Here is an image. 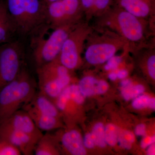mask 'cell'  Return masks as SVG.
<instances>
[{"mask_svg": "<svg viewBox=\"0 0 155 155\" xmlns=\"http://www.w3.org/2000/svg\"><path fill=\"white\" fill-rule=\"evenodd\" d=\"M114 4L138 18L154 19L155 0H114Z\"/></svg>", "mask_w": 155, "mask_h": 155, "instance_id": "cell-11", "label": "cell"}, {"mask_svg": "<svg viewBox=\"0 0 155 155\" xmlns=\"http://www.w3.org/2000/svg\"><path fill=\"white\" fill-rule=\"evenodd\" d=\"M116 78H117V76H116V74H111L109 75V78H110L111 80L114 81L116 80Z\"/></svg>", "mask_w": 155, "mask_h": 155, "instance_id": "cell-34", "label": "cell"}, {"mask_svg": "<svg viewBox=\"0 0 155 155\" xmlns=\"http://www.w3.org/2000/svg\"><path fill=\"white\" fill-rule=\"evenodd\" d=\"M58 1V0H42L43 2L45 5H48V4H49L53 2H56V1Z\"/></svg>", "mask_w": 155, "mask_h": 155, "instance_id": "cell-33", "label": "cell"}, {"mask_svg": "<svg viewBox=\"0 0 155 155\" xmlns=\"http://www.w3.org/2000/svg\"><path fill=\"white\" fill-rule=\"evenodd\" d=\"M69 99L72 102L77 105H80L83 104L84 101L85 97L81 92L77 84H69L68 85Z\"/></svg>", "mask_w": 155, "mask_h": 155, "instance_id": "cell-25", "label": "cell"}, {"mask_svg": "<svg viewBox=\"0 0 155 155\" xmlns=\"http://www.w3.org/2000/svg\"><path fill=\"white\" fill-rule=\"evenodd\" d=\"M93 27L84 45V58L88 64H104L114 58L119 50L127 49V43L117 34L108 29Z\"/></svg>", "mask_w": 155, "mask_h": 155, "instance_id": "cell-3", "label": "cell"}, {"mask_svg": "<svg viewBox=\"0 0 155 155\" xmlns=\"http://www.w3.org/2000/svg\"><path fill=\"white\" fill-rule=\"evenodd\" d=\"M155 141V136H145L143 139L140 143V146L143 149L146 148L153 143H154Z\"/></svg>", "mask_w": 155, "mask_h": 155, "instance_id": "cell-29", "label": "cell"}, {"mask_svg": "<svg viewBox=\"0 0 155 155\" xmlns=\"http://www.w3.org/2000/svg\"><path fill=\"white\" fill-rule=\"evenodd\" d=\"M147 154L148 155H154L155 153V146L153 143L149 146L147 150Z\"/></svg>", "mask_w": 155, "mask_h": 155, "instance_id": "cell-31", "label": "cell"}, {"mask_svg": "<svg viewBox=\"0 0 155 155\" xmlns=\"http://www.w3.org/2000/svg\"><path fill=\"white\" fill-rule=\"evenodd\" d=\"M78 23L51 28L52 31L46 38L41 34L34 38L33 56L37 67L58 58L66 38Z\"/></svg>", "mask_w": 155, "mask_h": 155, "instance_id": "cell-5", "label": "cell"}, {"mask_svg": "<svg viewBox=\"0 0 155 155\" xmlns=\"http://www.w3.org/2000/svg\"><path fill=\"white\" fill-rule=\"evenodd\" d=\"M5 4L19 33H31L46 22V5L42 0H6Z\"/></svg>", "mask_w": 155, "mask_h": 155, "instance_id": "cell-4", "label": "cell"}, {"mask_svg": "<svg viewBox=\"0 0 155 155\" xmlns=\"http://www.w3.org/2000/svg\"><path fill=\"white\" fill-rule=\"evenodd\" d=\"M60 140L62 146L69 153L73 155H86L83 140L78 130L75 129L67 130L61 135Z\"/></svg>", "mask_w": 155, "mask_h": 155, "instance_id": "cell-13", "label": "cell"}, {"mask_svg": "<svg viewBox=\"0 0 155 155\" xmlns=\"http://www.w3.org/2000/svg\"><path fill=\"white\" fill-rule=\"evenodd\" d=\"M127 75V72L125 71H122L119 72L118 76L119 78H124Z\"/></svg>", "mask_w": 155, "mask_h": 155, "instance_id": "cell-32", "label": "cell"}, {"mask_svg": "<svg viewBox=\"0 0 155 155\" xmlns=\"http://www.w3.org/2000/svg\"><path fill=\"white\" fill-rule=\"evenodd\" d=\"M34 153L36 155H54L59 153L57 143L51 134L47 133L42 135L37 143Z\"/></svg>", "mask_w": 155, "mask_h": 155, "instance_id": "cell-18", "label": "cell"}, {"mask_svg": "<svg viewBox=\"0 0 155 155\" xmlns=\"http://www.w3.org/2000/svg\"><path fill=\"white\" fill-rule=\"evenodd\" d=\"M136 135L139 136L144 137L146 135V126L143 124L137 125L135 129Z\"/></svg>", "mask_w": 155, "mask_h": 155, "instance_id": "cell-30", "label": "cell"}, {"mask_svg": "<svg viewBox=\"0 0 155 155\" xmlns=\"http://www.w3.org/2000/svg\"><path fill=\"white\" fill-rule=\"evenodd\" d=\"M119 130V128L113 124H108L104 128L105 139L106 143L114 146L117 143Z\"/></svg>", "mask_w": 155, "mask_h": 155, "instance_id": "cell-23", "label": "cell"}, {"mask_svg": "<svg viewBox=\"0 0 155 155\" xmlns=\"http://www.w3.org/2000/svg\"><path fill=\"white\" fill-rule=\"evenodd\" d=\"M147 72L150 77L155 79V51L153 52L148 60Z\"/></svg>", "mask_w": 155, "mask_h": 155, "instance_id": "cell-27", "label": "cell"}, {"mask_svg": "<svg viewBox=\"0 0 155 155\" xmlns=\"http://www.w3.org/2000/svg\"><path fill=\"white\" fill-rule=\"evenodd\" d=\"M21 152L9 142L0 139V155H20Z\"/></svg>", "mask_w": 155, "mask_h": 155, "instance_id": "cell-26", "label": "cell"}, {"mask_svg": "<svg viewBox=\"0 0 155 155\" xmlns=\"http://www.w3.org/2000/svg\"><path fill=\"white\" fill-rule=\"evenodd\" d=\"M132 107L137 110L149 107L155 110V99L154 98L150 97L147 95H140L136 97L132 102Z\"/></svg>", "mask_w": 155, "mask_h": 155, "instance_id": "cell-24", "label": "cell"}, {"mask_svg": "<svg viewBox=\"0 0 155 155\" xmlns=\"http://www.w3.org/2000/svg\"><path fill=\"white\" fill-rule=\"evenodd\" d=\"M144 91L145 88L143 85L141 84L134 85L131 81L126 86L122 87L121 93L124 99L128 101L138 97Z\"/></svg>", "mask_w": 155, "mask_h": 155, "instance_id": "cell-20", "label": "cell"}, {"mask_svg": "<svg viewBox=\"0 0 155 155\" xmlns=\"http://www.w3.org/2000/svg\"><path fill=\"white\" fill-rule=\"evenodd\" d=\"M114 5V0H94L93 5L85 17V20L89 22L92 18L101 16Z\"/></svg>", "mask_w": 155, "mask_h": 155, "instance_id": "cell-19", "label": "cell"}, {"mask_svg": "<svg viewBox=\"0 0 155 155\" xmlns=\"http://www.w3.org/2000/svg\"><path fill=\"white\" fill-rule=\"evenodd\" d=\"M26 105L42 114L56 118L60 116V112L54 102L40 92L35 93Z\"/></svg>", "mask_w": 155, "mask_h": 155, "instance_id": "cell-16", "label": "cell"}, {"mask_svg": "<svg viewBox=\"0 0 155 155\" xmlns=\"http://www.w3.org/2000/svg\"><path fill=\"white\" fill-rule=\"evenodd\" d=\"M39 92L51 101L56 99L71 81L70 75L59 78L38 76Z\"/></svg>", "mask_w": 155, "mask_h": 155, "instance_id": "cell-12", "label": "cell"}, {"mask_svg": "<svg viewBox=\"0 0 155 155\" xmlns=\"http://www.w3.org/2000/svg\"><path fill=\"white\" fill-rule=\"evenodd\" d=\"M93 28L88 22L83 20L72 29L64 41L58 58L69 71L76 69L80 64L87 39Z\"/></svg>", "mask_w": 155, "mask_h": 155, "instance_id": "cell-6", "label": "cell"}, {"mask_svg": "<svg viewBox=\"0 0 155 155\" xmlns=\"http://www.w3.org/2000/svg\"><path fill=\"white\" fill-rule=\"evenodd\" d=\"M23 49L17 41L0 45V90L14 80L22 70Z\"/></svg>", "mask_w": 155, "mask_h": 155, "instance_id": "cell-8", "label": "cell"}, {"mask_svg": "<svg viewBox=\"0 0 155 155\" xmlns=\"http://www.w3.org/2000/svg\"><path fill=\"white\" fill-rule=\"evenodd\" d=\"M79 89L84 97L101 94L107 91L109 85L104 80H98L91 76H86L79 81Z\"/></svg>", "mask_w": 155, "mask_h": 155, "instance_id": "cell-17", "label": "cell"}, {"mask_svg": "<svg viewBox=\"0 0 155 155\" xmlns=\"http://www.w3.org/2000/svg\"><path fill=\"white\" fill-rule=\"evenodd\" d=\"M0 126L29 134L37 139L43 135L35 124L30 115L26 111L19 110L0 124Z\"/></svg>", "mask_w": 155, "mask_h": 155, "instance_id": "cell-9", "label": "cell"}, {"mask_svg": "<svg viewBox=\"0 0 155 155\" xmlns=\"http://www.w3.org/2000/svg\"><path fill=\"white\" fill-rule=\"evenodd\" d=\"M104 127L102 123L99 122L94 125L91 132L95 145L104 147L106 144L105 139Z\"/></svg>", "mask_w": 155, "mask_h": 155, "instance_id": "cell-21", "label": "cell"}, {"mask_svg": "<svg viewBox=\"0 0 155 155\" xmlns=\"http://www.w3.org/2000/svg\"><path fill=\"white\" fill-rule=\"evenodd\" d=\"M152 20L141 19L113 5L101 16L96 18L97 28L114 31L127 44V49L133 51L147 45V40L151 35Z\"/></svg>", "mask_w": 155, "mask_h": 155, "instance_id": "cell-1", "label": "cell"}, {"mask_svg": "<svg viewBox=\"0 0 155 155\" xmlns=\"http://www.w3.org/2000/svg\"><path fill=\"white\" fill-rule=\"evenodd\" d=\"M22 109L30 115L36 127L41 131H50L60 126L58 118L42 114L27 105Z\"/></svg>", "mask_w": 155, "mask_h": 155, "instance_id": "cell-14", "label": "cell"}, {"mask_svg": "<svg viewBox=\"0 0 155 155\" xmlns=\"http://www.w3.org/2000/svg\"><path fill=\"white\" fill-rule=\"evenodd\" d=\"M134 140L135 137L131 131L125 130L119 131L117 142L121 147L125 149L130 150Z\"/></svg>", "mask_w": 155, "mask_h": 155, "instance_id": "cell-22", "label": "cell"}, {"mask_svg": "<svg viewBox=\"0 0 155 155\" xmlns=\"http://www.w3.org/2000/svg\"><path fill=\"white\" fill-rule=\"evenodd\" d=\"M0 139L16 147L25 155H32L38 140L29 134L8 127L0 126Z\"/></svg>", "mask_w": 155, "mask_h": 155, "instance_id": "cell-10", "label": "cell"}, {"mask_svg": "<svg viewBox=\"0 0 155 155\" xmlns=\"http://www.w3.org/2000/svg\"><path fill=\"white\" fill-rule=\"evenodd\" d=\"M83 141L84 145L87 148H93L96 146L91 133L87 134L84 136Z\"/></svg>", "mask_w": 155, "mask_h": 155, "instance_id": "cell-28", "label": "cell"}, {"mask_svg": "<svg viewBox=\"0 0 155 155\" xmlns=\"http://www.w3.org/2000/svg\"><path fill=\"white\" fill-rule=\"evenodd\" d=\"M17 31L5 3L0 1V45L12 41L11 38Z\"/></svg>", "mask_w": 155, "mask_h": 155, "instance_id": "cell-15", "label": "cell"}, {"mask_svg": "<svg viewBox=\"0 0 155 155\" xmlns=\"http://www.w3.org/2000/svg\"><path fill=\"white\" fill-rule=\"evenodd\" d=\"M36 85L28 71L22 69L0 90V124L29 102L36 93Z\"/></svg>", "mask_w": 155, "mask_h": 155, "instance_id": "cell-2", "label": "cell"}, {"mask_svg": "<svg viewBox=\"0 0 155 155\" xmlns=\"http://www.w3.org/2000/svg\"><path fill=\"white\" fill-rule=\"evenodd\" d=\"M46 22L51 28L77 24L84 14L79 0H58L46 5Z\"/></svg>", "mask_w": 155, "mask_h": 155, "instance_id": "cell-7", "label": "cell"}]
</instances>
